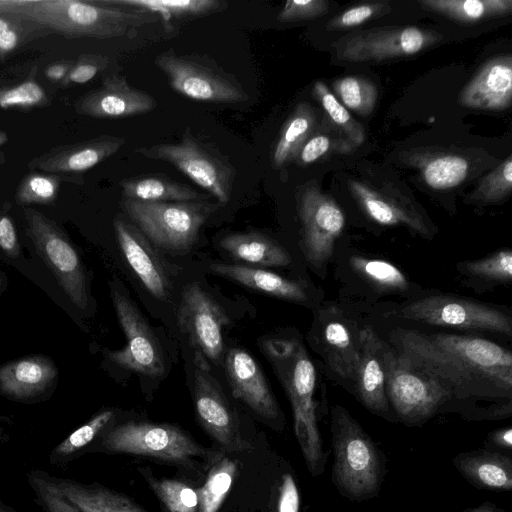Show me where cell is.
Segmentation results:
<instances>
[{"instance_id": "40", "label": "cell", "mask_w": 512, "mask_h": 512, "mask_svg": "<svg viewBox=\"0 0 512 512\" xmlns=\"http://www.w3.org/2000/svg\"><path fill=\"white\" fill-rule=\"evenodd\" d=\"M48 31L29 19L12 13H0V58Z\"/></svg>"}, {"instance_id": "35", "label": "cell", "mask_w": 512, "mask_h": 512, "mask_svg": "<svg viewBox=\"0 0 512 512\" xmlns=\"http://www.w3.org/2000/svg\"><path fill=\"white\" fill-rule=\"evenodd\" d=\"M146 482L167 512H198V495L187 483L168 478H155L149 468H140Z\"/></svg>"}, {"instance_id": "41", "label": "cell", "mask_w": 512, "mask_h": 512, "mask_svg": "<svg viewBox=\"0 0 512 512\" xmlns=\"http://www.w3.org/2000/svg\"><path fill=\"white\" fill-rule=\"evenodd\" d=\"M468 163L457 155L430 160L423 167V178L431 188L443 190L459 185L467 176Z\"/></svg>"}, {"instance_id": "1", "label": "cell", "mask_w": 512, "mask_h": 512, "mask_svg": "<svg viewBox=\"0 0 512 512\" xmlns=\"http://www.w3.org/2000/svg\"><path fill=\"white\" fill-rule=\"evenodd\" d=\"M392 340L412 365L457 396L511 394L512 354L490 340L397 329Z\"/></svg>"}, {"instance_id": "55", "label": "cell", "mask_w": 512, "mask_h": 512, "mask_svg": "<svg viewBox=\"0 0 512 512\" xmlns=\"http://www.w3.org/2000/svg\"><path fill=\"white\" fill-rule=\"evenodd\" d=\"M72 66L70 61L52 63L44 70L46 78L54 82H63Z\"/></svg>"}, {"instance_id": "50", "label": "cell", "mask_w": 512, "mask_h": 512, "mask_svg": "<svg viewBox=\"0 0 512 512\" xmlns=\"http://www.w3.org/2000/svg\"><path fill=\"white\" fill-rule=\"evenodd\" d=\"M108 59L102 55H83L72 63L63 85L84 84L92 80L98 72L106 68Z\"/></svg>"}, {"instance_id": "39", "label": "cell", "mask_w": 512, "mask_h": 512, "mask_svg": "<svg viewBox=\"0 0 512 512\" xmlns=\"http://www.w3.org/2000/svg\"><path fill=\"white\" fill-rule=\"evenodd\" d=\"M313 93L332 122L349 138L350 142L355 145L362 144L365 140L363 126L351 116L325 83L316 81Z\"/></svg>"}, {"instance_id": "11", "label": "cell", "mask_w": 512, "mask_h": 512, "mask_svg": "<svg viewBox=\"0 0 512 512\" xmlns=\"http://www.w3.org/2000/svg\"><path fill=\"white\" fill-rule=\"evenodd\" d=\"M392 315L434 326L486 330L512 336L510 316L498 309L464 298L428 296L397 309Z\"/></svg>"}, {"instance_id": "9", "label": "cell", "mask_w": 512, "mask_h": 512, "mask_svg": "<svg viewBox=\"0 0 512 512\" xmlns=\"http://www.w3.org/2000/svg\"><path fill=\"white\" fill-rule=\"evenodd\" d=\"M155 65L178 94L197 101L239 103L249 98L242 85L230 74L194 57L178 55L170 49L159 54Z\"/></svg>"}, {"instance_id": "29", "label": "cell", "mask_w": 512, "mask_h": 512, "mask_svg": "<svg viewBox=\"0 0 512 512\" xmlns=\"http://www.w3.org/2000/svg\"><path fill=\"white\" fill-rule=\"evenodd\" d=\"M219 245L232 258L252 264L283 267L291 262L283 246L258 232L229 234L220 240Z\"/></svg>"}, {"instance_id": "45", "label": "cell", "mask_w": 512, "mask_h": 512, "mask_svg": "<svg viewBox=\"0 0 512 512\" xmlns=\"http://www.w3.org/2000/svg\"><path fill=\"white\" fill-rule=\"evenodd\" d=\"M46 102V92L34 77L17 84L0 86L1 109L32 108Z\"/></svg>"}, {"instance_id": "56", "label": "cell", "mask_w": 512, "mask_h": 512, "mask_svg": "<svg viewBox=\"0 0 512 512\" xmlns=\"http://www.w3.org/2000/svg\"><path fill=\"white\" fill-rule=\"evenodd\" d=\"M463 512H506L492 502H484L476 507L468 508Z\"/></svg>"}, {"instance_id": "14", "label": "cell", "mask_w": 512, "mask_h": 512, "mask_svg": "<svg viewBox=\"0 0 512 512\" xmlns=\"http://www.w3.org/2000/svg\"><path fill=\"white\" fill-rule=\"evenodd\" d=\"M112 299L126 344L106 356L116 365L145 376L159 377L165 372L160 343L136 305L118 290Z\"/></svg>"}, {"instance_id": "2", "label": "cell", "mask_w": 512, "mask_h": 512, "mask_svg": "<svg viewBox=\"0 0 512 512\" xmlns=\"http://www.w3.org/2000/svg\"><path fill=\"white\" fill-rule=\"evenodd\" d=\"M0 13L21 15L69 38L110 39L159 21V16L99 0H0Z\"/></svg>"}, {"instance_id": "12", "label": "cell", "mask_w": 512, "mask_h": 512, "mask_svg": "<svg viewBox=\"0 0 512 512\" xmlns=\"http://www.w3.org/2000/svg\"><path fill=\"white\" fill-rule=\"evenodd\" d=\"M177 320L188 336L195 367L210 371L222 353V331L229 322L223 308L198 283H190L183 289Z\"/></svg>"}, {"instance_id": "7", "label": "cell", "mask_w": 512, "mask_h": 512, "mask_svg": "<svg viewBox=\"0 0 512 512\" xmlns=\"http://www.w3.org/2000/svg\"><path fill=\"white\" fill-rule=\"evenodd\" d=\"M385 390L389 404L406 425H418L453 396L450 390L416 368L398 351L384 343Z\"/></svg>"}, {"instance_id": "43", "label": "cell", "mask_w": 512, "mask_h": 512, "mask_svg": "<svg viewBox=\"0 0 512 512\" xmlns=\"http://www.w3.org/2000/svg\"><path fill=\"white\" fill-rule=\"evenodd\" d=\"M512 189V156L509 155L499 166L479 182L471 199L481 202H497L508 196Z\"/></svg>"}, {"instance_id": "17", "label": "cell", "mask_w": 512, "mask_h": 512, "mask_svg": "<svg viewBox=\"0 0 512 512\" xmlns=\"http://www.w3.org/2000/svg\"><path fill=\"white\" fill-rule=\"evenodd\" d=\"M156 107L153 97L131 86L125 77L112 74L102 85L79 98L77 113L94 118H124L146 114Z\"/></svg>"}, {"instance_id": "44", "label": "cell", "mask_w": 512, "mask_h": 512, "mask_svg": "<svg viewBox=\"0 0 512 512\" xmlns=\"http://www.w3.org/2000/svg\"><path fill=\"white\" fill-rule=\"evenodd\" d=\"M28 481L37 500L46 512H82L59 490L52 477L39 471H31Z\"/></svg>"}, {"instance_id": "37", "label": "cell", "mask_w": 512, "mask_h": 512, "mask_svg": "<svg viewBox=\"0 0 512 512\" xmlns=\"http://www.w3.org/2000/svg\"><path fill=\"white\" fill-rule=\"evenodd\" d=\"M333 90L346 108L362 116L372 113L378 91L376 86L364 77L346 76L336 79L332 84Z\"/></svg>"}, {"instance_id": "51", "label": "cell", "mask_w": 512, "mask_h": 512, "mask_svg": "<svg viewBox=\"0 0 512 512\" xmlns=\"http://www.w3.org/2000/svg\"><path fill=\"white\" fill-rule=\"evenodd\" d=\"M347 144H337L329 136L318 134L311 136L299 151L295 161L301 165H307L327 155L330 151H345Z\"/></svg>"}, {"instance_id": "46", "label": "cell", "mask_w": 512, "mask_h": 512, "mask_svg": "<svg viewBox=\"0 0 512 512\" xmlns=\"http://www.w3.org/2000/svg\"><path fill=\"white\" fill-rule=\"evenodd\" d=\"M464 270L472 276L498 282L512 280V252L501 249L492 255L469 261L464 264Z\"/></svg>"}, {"instance_id": "20", "label": "cell", "mask_w": 512, "mask_h": 512, "mask_svg": "<svg viewBox=\"0 0 512 512\" xmlns=\"http://www.w3.org/2000/svg\"><path fill=\"white\" fill-rule=\"evenodd\" d=\"M113 226L119 247L133 272L152 296L166 299L170 281L160 257L147 238L121 219H115Z\"/></svg>"}, {"instance_id": "4", "label": "cell", "mask_w": 512, "mask_h": 512, "mask_svg": "<svg viewBox=\"0 0 512 512\" xmlns=\"http://www.w3.org/2000/svg\"><path fill=\"white\" fill-rule=\"evenodd\" d=\"M99 448L176 465L193 467L203 460L211 465L222 451L209 450L181 428L166 423L126 422L107 430Z\"/></svg>"}, {"instance_id": "19", "label": "cell", "mask_w": 512, "mask_h": 512, "mask_svg": "<svg viewBox=\"0 0 512 512\" xmlns=\"http://www.w3.org/2000/svg\"><path fill=\"white\" fill-rule=\"evenodd\" d=\"M124 143L125 139L122 137L102 135L55 147L31 159L28 167L50 174L81 173L117 153Z\"/></svg>"}, {"instance_id": "52", "label": "cell", "mask_w": 512, "mask_h": 512, "mask_svg": "<svg viewBox=\"0 0 512 512\" xmlns=\"http://www.w3.org/2000/svg\"><path fill=\"white\" fill-rule=\"evenodd\" d=\"M0 249L11 257L19 252V242L15 226L9 216L0 215Z\"/></svg>"}, {"instance_id": "36", "label": "cell", "mask_w": 512, "mask_h": 512, "mask_svg": "<svg viewBox=\"0 0 512 512\" xmlns=\"http://www.w3.org/2000/svg\"><path fill=\"white\" fill-rule=\"evenodd\" d=\"M350 263L354 271L378 290L401 292L408 288L405 274L386 260L353 256Z\"/></svg>"}, {"instance_id": "21", "label": "cell", "mask_w": 512, "mask_h": 512, "mask_svg": "<svg viewBox=\"0 0 512 512\" xmlns=\"http://www.w3.org/2000/svg\"><path fill=\"white\" fill-rule=\"evenodd\" d=\"M360 358L354 381L361 403L371 412L386 416L389 402L385 390L383 340L369 326L358 333Z\"/></svg>"}, {"instance_id": "34", "label": "cell", "mask_w": 512, "mask_h": 512, "mask_svg": "<svg viewBox=\"0 0 512 512\" xmlns=\"http://www.w3.org/2000/svg\"><path fill=\"white\" fill-rule=\"evenodd\" d=\"M238 462L222 453L209 467L203 486L198 489V512H217L237 474Z\"/></svg>"}, {"instance_id": "25", "label": "cell", "mask_w": 512, "mask_h": 512, "mask_svg": "<svg viewBox=\"0 0 512 512\" xmlns=\"http://www.w3.org/2000/svg\"><path fill=\"white\" fill-rule=\"evenodd\" d=\"M209 269L215 274L233 280L255 291L281 299L303 302L307 293L303 283L282 277L271 271L240 264L212 263Z\"/></svg>"}, {"instance_id": "33", "label": "cell", "mask_w": 512, "mask_h": 512, "mask_svg": "<svg viewBox=\"0 0 512 512\" xmlns=\"http://www.w3.org/2000/svg\"><path fill=\"white\" fill-rule=\"evenodd\" d=\"M419 5L461 23L507 15L512 11L511 0H421Z\"/></svg>"}, {"instance_id": "10", "label": "cell", "mask_w": 512, "mask_h": 512, "mask_svg": "<svg viewBox=\"0 0 512 512\" xmlns=\"http://www.w3.org/2000/svg\"><path fill=\"white\" fill-rule=\"evenodd\" d=\"M27 230L34 246L53 272L70 301L78 308L88 305L86 274L79 257L67 236L39 211L24 210Z\"/></svg>"}, {"instance_id": "27", "label": "cell", "mask_w": 512, "mask_h": 512, "mask_svg": "<svg viewBox=\"0 0 512 512\" xmlns=\"http://www.w3.org/2000/svg\"><path fill=\"white\" fill-rule=\"evenodd\" d=\"M120 187L124 200L138 202H198L210 197L160 174L131 177L121 181Z\"/></svg>"}, {"instance_id": "30", "label": "cell", "mask_w": 512, "mask_h": 512, "mask_svg": "<svg viewBox=\"0 0 512 512\" xmlns=\"http://www.w3.org/2000/svg\"><path fill=\"white\" fill-rule=\"evenodd\" d=\"M316 124L313 108L300 102L283 124L272 151V164L280 169L294 161L305 142L312 136Z\"/></svg>"}, {"instance_id": "5", "label": "cell", "mask_w": 512, "mask_h": 512, "mask_svg": "<svg viewBox=\"0 0 512 512\" xmlns=\"http://www.w3.org/2000/svg\"><path fill=\"white\" fill-rule=\"evenodd\" d=\"M271 362L289 397L295 436L306 466L310 474L317 477L325 470L327 456L317 423L314 365L300 343L290 358Z\"/></svg>"}, {"instance_id": "13", "label": "cell", "mask_w": 512, "mask_h": 512, "mask_svg": "<svg viewBox=\"0 0 512 512\" xmlns=\"http://www.w3.org/2000/svg\"><path fill=\"white\" fill-rule=\"evenodd\" d=\"M442 39L434 30L412 26L373 28L341 38L335 51L343 61L379 62L416 54Z\"/></svg>"}, {"instance_id": "8", "label": "cell", "mask_w": 512, "mask_h": 512, "mask_svg": "<svg viewBox=\"0 0 512 512\" xmlns=\"http://www.w3.org/2000/svg\"><path fill=\"white\" fill-rule=\"evenodd\" d=\"M136 151L146 158L173 165L219 203L229 202L235 178L232 165L198 141L189 129L177 143L157 144Z\"/></svg>"}, {"instance_id": "59", "label": "cell", "mask_w": 512, "mask_h": 512, "mask_svg": "<svg viewBox=\"0 0 512 512\" xmlns=\"http://www.w3.org/2000/svg\"><path fill=\"white\" fill-rule=\"evenodd\" d=\"M2 283H3V277H2V275L0 274V286L2 285Z\"/></svg>"}, {"instance_id": "26", "label": "cell", "mask_w": 512, "mask_h": 512, "mask_svg": "<svg viewBox=\"0 0 512 512\" xmlns=\"http://www.w3.org/2000/svg\"><path fill=\"white\" fill-rule=\"evenodd\" d=\"M349 188L365 213L378 224L405 225L422 236L429 235L427 225L413 209L401 205L359 181L351 180Z\"/></svg>"}, {"instance_id": "6", "label": "cell", "mask_w": 512, "mask_h": 512, "mask_svg": "<svg viewBox=\"0 0 512 512\" xmlns=\"http://www.w3.org/2000/svg\"><path fill=\"white\" fill-rule=\"evenodd\" d=\"M217 207L206 201L138 202L123 199L124 211L141 233L170 253L188 251Z\"/></svg>"}, {"instance_id": "53", "label": "cell", "mask_w": 512, "mask_h": 512, "mask_svg": "<svg viewBox=\"0 0 512 512\" xmlns=\"http://www.w3.org/2000/svg\"><path fill=\"white\" fill-rule=\"evenodd\" d=\"M298 344L294 340L267 339L263 341L262 347L271 361H282L294 354Z\"/></svg>"}, {"instance_id": "31", "label": "cell", "mask_w": 512, "mask_h": 512, "mask_svg": "<svg viewBox=\"0 0 512 512\" xmlns=\"http://www.w3.org/2000/svg\"><path fill=\"white\" fill-rule=\"evenodd\" d=\"M323 343L329 365L335 373L354 380L360 358L359 343L355 342L347 325L339 320L328 321L323 328Z\"/></svg>"}, {"instance_id": "3", "label": "cell", "mask_w": 512, "mask_h": 512, "mask_svg": "<svg viewBox=\"0 0 512 512\" xmlns=\"http://www.w3.org/2000/svg\"><path fill=\"white\" fill-rule=\"evenodd\" d=\"M332 481L340 494L353 501L378 495L385 474L379 448L362 426L341 407L331 411Z\"/></svg>"}, {"instance_id": "18", "label": "cell", "mask_w": 512, "mask_h": 512, "mask_svg": "<svg viewBox=\"0 0 512 512\" xmlns=\"http://www.w3.org/2000/svg\"><path fill=\"white\" fill-rule=\"evenodd\" d=\"M225 372L235 398L268 421L281 418L279 405L255 359L245 350L231 349L225 357Z\"/></svg>"}, {"instance_id": "54", "label": "cell", "mask_w": 512, "mask_h": 512, "mask_svg": "<svg viewBox=\"0 0 512 512\" xmlns=\"http://www.w3.org/2000/svg\"><path fill=\"white\" fill-rule=\"evenodd\" d=\"M488 442L493 448L511 451L512 448V429L503 427L492 431L488 436Z\"/></svg>"}, {"instance_id": "23", "label": "cell", "mask_w": 512, "mask_h": 512, "mask_svg": "<svg viewBox=\"0 0 512 512\" xmlns=\"http://www.w3.org/2000/svg\"><path fill=\"white\" fill-rule=\"evenodd\" d=\"M453 465L473 486L491 491L512 489V458L493 449H478L457 454Z\"/></svg>"}, {"instance_id": "47", "label": "cell", "mask_w": 512, "mask_h": 512, "mask_svg": "<svg viewBox=\"0 0 512 512\" xmlns=\"http://www.w3.org/2000/svg\"><path fill=\"white\" fill-rule=\"evenodd\" d=\"M272 512H299L301 497L293 470H284L275 482Z\"/></svg>"}, {"instance_id": "28", "label": "cell", "mask_w": 512, "mask_h": 512, "mask_svg": "<svg viewBox=\"0 0 512 512\" xmlns=\"http://www.w3.org/2000/svg\"><path fill=\"white\" fill-rule=\"evenodd\" d=\"M63 495L82 512H147L127 496L99 484L53 478Z\"/></svg>"}, {"instance_id": "22", "label": "cell", "mask_w": 512, "mask_h": 512, "mask_svg": "<svg viewBox=\"0 0 512 512\" xmlns=\"http://www.w3.org/2000/svg\"><path fill=\"white\" fill-rule=\"evenodd\" d=\"M512 98V58L495 57L486 62L463 87L459 103L467 108L505 110Z\"/></svg>"}, {"instance_id": "38", "label": "cell", "mask_w": 512, "mask_h": 512, "mask_svg": "<svg viewBox=\"0 0 512 512\" xmlns=\"http://www.w3.org/2000/svg\"><path fill=\"white\" fill-rule=\"evenodd\" d=\"M113 416L112 410L96 414L54 448L50 457L51 462H65L75 457L105 430Z\"/></svg>"}, {"instance_id": "49", "label": "cell", "mask_w": 512, "mask_h": 512, "mask_svg": "<svg viewBox=\"0 0 512 512\" xmlns=\"http://www.w3.org/2000/svg\"><path fill=\"white\" fill-rule=\"evenodd\" d=\"M328 10L324 0H288L277 15L281 22H296L320 17Z\"/></svg>"}, {"instance_id": "58", "label": "cell", "mask_w": 512, "mask_h": 512, "mask_svg": "<svg viewBox=\"0 0 512 512\" xmlns=\"http://www.w3.org/2000/svg\"><path fill=\"white\" fill-rule=\"evenodd\" d=\"M0 512H15L11 507L0 501Z\"/></svg>"}, {"instance_id": "48", "label": "cell", "mask_w": 512, "mask_h": 512, "mask_svg": "<svg viewBox=\"0 0 512 512\" xmlns=\"http://www.w3.org/2000/svg\"><path fill=\"white\" fill-rule=\"evenodd\" d=\"M388 3H364L353 6L327 23L328 30H340L358 26L374 17L388 13Z\"/></svg>"}, {"instance_id": "24", "label": "cell", "mask_w": 512, "mask_h": 512, "mask_svg": "<svg viewBox=\"0 0 512 512\" xmlns=\"http://www.w3.org/2000/svg\"><path fill=\"white\" fill-rule=\"evenodd\" d=\"M56 377L57 368L49 358L29 356L0 367V391L15 399L30 398L47 390Z\"/></svg>"}, {"instance_id": "15", "label": "cell", "mask_w": 512, "mask_h": 512, "mask_svg": "<svg viewBox=\"0 0 512 512\" xmlns=\"http://www.w3.org/2000/svg\"><path fill=\"white\" fill-rule=\"evenodd\" d=\"M299 215L303 253L312 266L320 269L333 254L335 242L345 226V216L337 203L315 186H308L302 192Z\"/></svg>"}, {"instance_id": "57", "label": "cell", "mask_w": 512, "mask_h": 512, "mask_svg": "<svg viewBox=\"0 0 512 512\" xmlns=\"http://www.w3.org/2000/svg\"><path fill=\"white\" fill-rule=\"evenodd\" d=\"M7 141H8L7 134L0 130V163L4 161V156L2 154L1 148L5 145V143Z\"/></svg>"}, {"instance_id": "32", "label": "cell", "mask_w": 512, "mask_h": 512, "mask_svg": "<svg viewBox=\"0 0 512 512\" xmlns=\"http://www.w3.org/2000/svg\"><path fill=\"white\" fill-rule=\"evenodd\" d=\"M100 2L153 13L165 21L201 17L225 9L219 0H99Z\"/></svg>"}, {"instance_id": "42", "label": "cell", "mask_w": 512, "mask_h": 512, "mask_svg": "<svg viewBox=\"0 0 512 512\" xmlns=\"http://www.w3.org/2000/svg\"><path fill=\"white\" fill-rule=\"evenodd\" d=\"M59 186L56 174L30 173L19 183L15 198L22 205L51 204L57 198Z\"/></svg>"}, {"instance_id": "16", "label": "cell", "mask_w": 512, "mask_h": 512, "mask_svg": "<svg viewBox=\"0 0 512 512\" xmlns=\"http://www.w3.org/2000/svg\"><path fill=\"white\" fill-rule=\"evenodd\" d=\"M210 371L195 367L194 404L203 429L226 454L251 450L240 430L237 414Z\"/></svg>"}]
</instances>
